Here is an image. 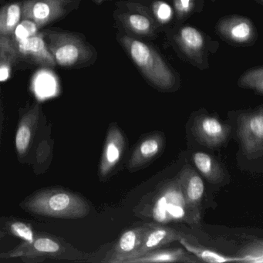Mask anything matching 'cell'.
I'll return each instance as SVG.
<instances>
[{"instance_id": "cell-1", "label": "cell", "mask_w": 263, "mask_h": 263, "mask_svg": "<svg viewBox=\"0 0 263 263\" xmlns=\"http://www.w3.org/2000/svg\"><path fill=\"white\" fill-rule=\"evenodd\" d=\"M24 209L43 216L78 219L87 216L90 205L83 197L64 189L43 190L23 203Z\"/></svg>"}, {"instance_id": "cell-2", "label": "cell", "mask_w": 263, "mask_h": 263, "mask_svg": "<svg viewBox=\"0 0 263 263\" xmlns=\"http://www.w3.org/2000/svg\"><path fill=\"white\" fill-rule=\"evenodd\" d=\"M121 43L130 59L152 84L163 90H171L175 85V74L152 46L130 36H121Z\"/></svg>"}, {"instance_id": "cell-3", "label": "cell", "mask_w": 263, "mask_h": 263, "mask_svg": "<svg viewBox=\"0 0 263 263\" xmlns=\"http://www.w3.org/2000/svg\"><path fill=\"white\" fill-rule=\"evenodd\" d=\"M47 44L55 62L61 67H72L86 62L91 57L88 46L70 33H48Z\"/></svg>"}, {"instance_id": "cell-4", "label": "cell", "mask_w": 263, "mask_h": 263, "mask_svg": "<svg viewBox=\"0 0 263 263\" xmlns=\"http://www.w3.org/2000/svg\"><path fill=\"white\" fill-rule=\"evenodd\" d=\"M238 136L243 150L249 157L261 156L263 151V112L261 107L243 114L238 119Z\"/></svg>"}, {"instance_id": "cell-5", "label": "cell", "mask_w": 263, "mask_h": 263, "mask_svg": "<svg viewBox=\"0 0 263 263\" xmlns=\"http://www.w3.org/2000/svg\"><path fill=\"white\" fill-rule=\"evenodd\" d=\"M70 0H28L22 9L24 19L36 26L46 25L56 21L66 12Z\"/></svg>"}, {"instance_id": "cell-6", "label": "cell", "mask_w": 263, "mask_h": 263, "mask_svg": "<svg viewBox=\"0 0 263 263\" xmlns=\"http://www.w3.org/2000/svg\"><path fill=\"white\" fill-rule=\"evenodd\" d=\"M192 132L200 142L214 148L226 142L230 135L231 127L215 117L199 115L194 121Z\"/></svg>"}, {"instance_id": "cell-7", "label": "cell", "mask_w": 263, "mask_h": 263, "mask_svg": "<svg viewBox=\"0 0 263 263\" xmlns=\"http://www.w3.org/2000/svg\"><path fill=\"white\" fill-rule=\"evenodd\" d=\"M178 180L184 203L190 208L193 219H199V207L204 192L202 179L193 168L187 167L181 171Z\"/></svg>"}, {"instance_id": "cell-8", "label": "cell", "mask_w": 263, "mask_h": 263, "mask_svg": "<svg viewBox=\"0 0 263 263\" xmlns=\"http://www.w3.org/2000/svg\"><path fill=\"white\" fill-rule=\"evenodd\" d=\"M216 30L221 37L234 44H250L255 37V27L252 21L237 15L220 20Z\"/></svg>"}, {"instance_id": "cell-9", "label": "cell", "mask_w": 263, "mask_h": 263, "mask_svg": "<svg viewBox=\"0 0 263 263\" xmlns=\"http://www.w3.org/2000/svg\"><path fill=\"white\" fill-rule=\"evenodd\" d=\"M126 147V139L124 134L116 124L110 126L107 132L103 150L99 172L101 177L108 175L122 158Z\"/></svg>"}, {"instance_id": "cell-10", "label": "cell", "mask_w": 263, "mask_h": 263, "mask_svg": "<svg viewBox=\"0 0 263 263\" xmlns=\"http://www.w3.org/2000/svg\"><path fill=\"white\" fill-rule=\"evenodd\" d=\"M148 227H137L125 231L120 236L104 261L110 263H126L139 248L144 233Z\"/></svg>"}, {"instance_id": "cell-11", "label": "cell", "mask_w": 263, "mask_h": 263, "mask_svg": "<svg viewBox=\"0 0 263 263\" xmlns=\"http://www.w3.org/2000/svg\"><path fill=\"white\" fill-rule=\"evenodd\" d=\"M175 41L183 53L189 59L201 64L205 47V40L202 33L192 26L180 28Z\"/></svg>"}, {"instance_id": "cell-12", "label": "cell", "mask_w": 263, "mask_h": 263, "mask_svg": "<svg viewBox=\"0 0 263 263\" xmlns=\"http://www.w3.org/2000/svg\"><path fill=\"white\" fill-rule=\"evenodd\" d=\"M179 235L176 231L171 228L156 226L148 227L144 233V238L136 252L126 261L138 258L144 254L159 249L161 246L173 242L179 238Z\"/></svg>"}, {"instance_id": "cell-13", "label": "cell", "mask_w": 263, "mask_h": 263, "mask_svg": "<svg viewBox=\"0 0 263 263\" xmlns=\"http://www.w3.org/2000/svg\"><path fill=\"white\" fill-rule=\"evenodd\" d=\"M165 139L161 134L146 137L138 144L129 161V168L136 169L145 165L156 158L164 148Z\"/></svg>"}, {"instance_id": "cell-14", "label": "cell", "mask_w": 263, "mask_h": 263, "mask_svg": "<svg viewBox=\"0 0 263 263\" xmlns=\"http://www.w3.org/2000/svg\"><path fill=\"white\" fill-rule=\"evenodd\" d=\"M19 56L27 57L33 62L45 66L56 64L53 56L47 48L44 39L34 34L15 42Z\"/></svg>"}, {"instance_id": "cell-15", "label": "cell", "mask_w": 263, "mask_h": 263, "mask_svg": "<svg viewBox=\"0 0 263 263\" xmlns=\"http://www.w3.org/2000/svg\"><path fill=\"white\" fill-rule=\"evenodd\" d=\"M121 21L129 31L138 36H152L156 29L152 16L139 7H135V10L132 8L123 13Z\"/></svg>"}, {"instance_id": "cell-16", "label": "cell", "mask_w": 263, "mask_h": 263, "mask_svg": "<svg viewBox=\"0 0 263 263\" xmlns=\"http://www.w3.org/2000/svg\"><path fill=\"white\" fill-rule=\"evenodd\" d=\"M39 108V105L36 104L20 121L15 138L16 152L20 156H24L27 153L31 144L33 130L37 122Z\"/></svg>"}, {"instance_id": "cell-17", "label": "cell", "mask_w": 263, "mask_h": 263, "mask_svg": "<svg viewBox=\"0 0 263 263\" xmlns=\"http://www.w3.org/2000/svg\"><path fill=\"white\" fill-rule=\"evenodd\" d=\"M196 258H192L184 249H156L144 254L138 258L129 260L127 263L152 262H197Z\"/></svg>"}, {"instance_id": "cell-18", "label": "cell", "mask_w": 263, "mask_h": 263, "mask_svg": "<svg viewBox=\"0 0 263 263\" xmlns=\"http://www.w3.org/2000/svg\"><path fill=\"white\" fill-rule=\"evenodd\" d=\"M194 164L201 175L212 183L219 182L224 177L222 167L216 159L204 152H196L192 156Z\"/></svg>"}, {"instance_id": "cell-19", "label": "cell", "mask_w": 263, "mask_h": 263, "mask_svg": "<svg viewBox=\"0 0 263 263\" xmlns=\"http://www.w3.org/2000/svg\"><path fill=\"white\" fill-rule=\"evenodd\" d=\"M19 57L14 41L9 36H0V81L9 78Z\"/></svg>"}, {"instance_id": "cell-20", "label": "cell", "mask_w": 263, "mask_h": 263, "mask_svg": "<svg viewBox=\"0 0 263 263\" xmlns=\"http://www.w3.org/2000/svg\"><path fill=\"white\" fill-rule=\"evenodd\" d=\"M61 247L59 243L52 238L42 237L36 238L33 242L27 243L26 250L16 251L10 256H18V255H26L29 257L39 256V255H53L59 253Z\"/></svg>"}, {"instance_id": "cell-21", "label": "cell", "mask_w": 263, "mask_h": 263, "mask_svg": "<svg viewBox=\"0 0 263 263\" xmlns=\"http://www.w3.org/2000/svg\"><path fill=\"white\" fill-rule=\"evenodd\" d=\"M22 7L20 4L6 6L0 10V36H9L21 22Z\"/></svg>"}, {"instance_id": "cell-22", "label": "cell", "mask_w": 263, "mask_h": 263, "mask_svg": "<svg viewBox=\"0 0 263 263\" xmlns=\"http://www.w3.org/2000/svg\"><path fill=\"white\" fill-rule=\"evenodd\" d=\"M178 239L187 252H190L201 261L211 263L231 262V261L238 262L236 257L226 256V255H221V254L218 253V252L211 250V249L195 246V245L186 241L184 238H181V237H179Z\"/></svg>"}, {"instance_id": "cell-23", "label": "cell", "mask_w": 263, "mask_h": 263, "mask_svg": "<svg viewBox=\"0 0 263 263\" xmlns=\"http://www.w3.org/2000/svg\"><path fill=\"white\" fill-rule=\"evenodd\" d=\"M240 87L252 89L259 95L263 93L262 67H255L246 71L238 81Z\"/></svg>"}, {"instance_id": "cell-24", "label": "cell", "mask_w": 263, "mask_h": 263, "mask_svg": "<svg viewBox=\"0 0 263 263\" xmlns=\"http://www.w3.org/2000/svg\"><path fill=\"white\" fill-rule=\"evenodd\" d=\"M236 258L238 262L262 263V241H257L249 245Z\"/></svg>"}, {"instance_id": "cell-25", "label": "cell", "mask_w": 263, "mask_h": 263, "mask_svg": "<svg viewBox=\"0 0 263 263\" xmlns=\"http://www.w3.org/2000/svg\"><path fill=\"white\" fill-rule=\"evenodd\" d=\"M153 13L157 21H159L161 24H166L172 20L173 11L172 7L163 2V1H158L153 4Z\"/></svg>"}, {"instance_id": "cell-26", "label": "cell", "mask_w": 263, "mask_h": 263, "mask_svg": "<svg viewBox=\"0 0 263 263\" xmlns=\"http://www.w3.org/2000/svg\"><path fill=\"white\" fill-rule=\"evenodd\" d=\"M10 229L14 235L22 238L27 243L33 242V240L35 239L33 231L24 223L21 222V221L13 222L10 226Z\"/></svg>"}, {"instance_id": "cell-27", "label": "cell", "mask_w": 263, "mask_h": 263, "mask_svg": "<svg viewBox=\"0 0 263 263\" xmlns=\"http://www.w3.org/2000/svg\"><path fill=\"white\" fill-rule=\"evenodd\" d=\"M36 30H37V26L34 23L28 21V20H25L21 24H18L16 30H15L16 40L21 41V40L25 39L29 36L36 34Z\"/></svg>"}, {"instance_id": "cell-28", "label": "cell", "mask_w": 263, "mask_h": 263, "mask_svg": "<svg viewBox=\"0 0 263 263\" xmlns=\"http://www.w3.org/2000/svg\"><path fill=\"white\" fill-rule=\"evenodd\" d=\"M175 11L179 18L187 16L194 7V0H174Z\"/></svg>"}, {"instance_id": "cell-29", "label": "cell", "mask_w": 263, "mask_h": 263, "mask_svg": "<svg viewBox=\"0 0 263 263\" xmlns=\"http://www.w3.org/2000/svg\"><path fill=\"white\" fill-rule=\"evenodd\" d=\"M263 0H257L256 2L259 3L260 4H262Z\"/></svg>"}, {"instance_id": "cell-30", "label": "cell", "mask_w": 263, "mask_h": 263, "mask_svg": "<svg viewBox=\"0 0 263 263\" xmlns=\"http://www.w3.org/2000/svg\"><path fill=\"white\" fill-rule=\"evenodd\" d=\"M212 2H215V1H216V0H212Z\"/></svg>"}]
</instances>
